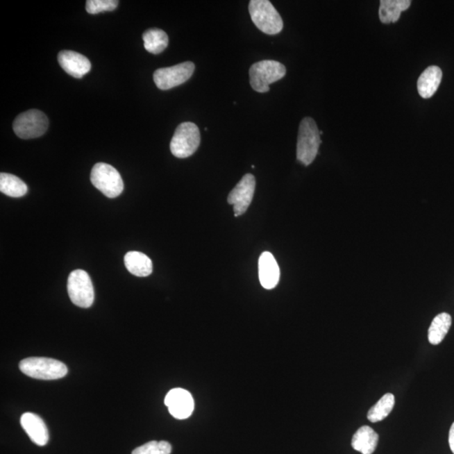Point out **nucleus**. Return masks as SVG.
Returning a JSON list of instances; mask_svg holds the SVG:
<instances>
[{
  "mask_svg": "<svg viewBox=\"0 0 454 454\" xmlns=\"http://www.w3.org/2000/svg\"><path fill=\"white\" fill-rule=\"evenodd\" d=\"M412 5L409 0H382L380 1V22L384 24L395 23L401 17V12L408 9Z\"/></svg>",
  "mask_w": 454,
  "mask_h": 454,
  "instance_id": "a211bd4d",
  "label": "nucleus"
},
{
  "mask_svg": "<svg viewBox=\"0 0 454 454\" xmlns=\"http://www.w3.org/2000/svg\"><path fill=\"white\" fill-rule=\"evenodd\" d=\"M49 121L41 110H30L19 115L13 123L15 135L22 139L42 137L49 129Z\"/></svg>",
  "mask_w": 454,
  "mask_h": 454,
  "instance_id": "6e6552de",
  "label": "nucleus"
},
{
  "mask_svg": "<svg viewBox=\"0 0 454 454\" xmlns=\"http://www.w3.org/2000/svg\"><path fill=\"white\" fill-rule=\"evenodd\" d=\"M258 274L261 285L264 289L276 288L280 281V270L272 253H262L258 260Z\"/></svg>",
  "mask_w": 454,
  "mask_h": 454,
  "instance_id": "4468645a",
  "label": "nucleus"
},
{
  "mask_svg": "<svg viewBox=\"0 0 454 454\" xmlns=\"http://www.w3.org/2000/svg\"><path fill=\"white\" fill-rule=\"evenodd\" d=\"M19 368L26 376L42 380H55L65 377L67 366L49 358L31 357L19 362Z\"/></svg>",
  "mask_w": 454,
  "mask_h": 454,
  "instance_id": "f03ea898",
  "label": "nucleus"
},
{
  "mask_svg": "<svg viewBox=\"0 0 454 454\" xmlns=\"http://www.w3.org/2000/svg\"><path fill=\"white\" fill-rule=\"evenodd\" d=\"M22 427L35 444L45 446L49 441V432L45 422L37 414L26 412L21 418Z\"/></svg>",
  "mask_w": 454,
  "mask_h": 454,
  "instance_id": "ddd939ff",
  "label": "nucleus"
},
{
  "mask_svg": "<svg viewBox=\"0 0 454 454\" xmlns=\"http://www.w3.org/2000/svg\"><path fill=\"white\" fill-rule=\"evenodd\" d=\"M194 69L195 67L192 62H185L173 67H163V69L155 71L153 81L159 90H169L188 81L192 77Z\"/></svg>",
  "mask_w": 454,
  "mask_h": 454,
  "instance_id": "1a4fd4ad",
  "label": "nucleus"
},
{
  "mask_svg": "<svg viewBox=\"0 0 454 454\" xmlns=\"http://www.w3.org/2000/svg\"><path fill=\"white\" fill-rule=\"evenodd\" d=\"M251 18L262 33L276 35L281 33L284 22L269 0H252L249 6Z\"/></svg>",
  "mask_w": 454,
  "mask_h": 454,
  "instance_id": "7ed1b4c3",
  "label": "nucleus"
},
{
  "mask_svg": "<svg viewBox=\"0 0 454 454\" xmlns=\"http://www.w3.org/2000/svg\"><path fill=\"white\" fill-rule=\"evenodd\" d=\"M172 452V446L168 442H157L151 454H170Z\"/></svg>",
  "mask_w": 454,
  "mask_h": 454,
  "instance_id": "b1692460",
  "label": "nucleus"
},
{
  "mask_svg": "<svg viewBox=\"0 0 454 454\" xmlns=\"http://www.w3.org/2000/svg\"><path fill=\"white\" fill-rule=\"evenodd\" d=\"M448 442H449V447L450 448H451L452 452L454 454V422L452 425L451 428H450Z\"/></svg>",
  "mask_w": 454,
  "mask_h": 454,
  "instance_id": "a878e982",
  "label": "nucleus"
},
{
  "mask_svg": "<svg viewBox=\"0 0 454 454\" xmlns=\"http://www.w3.org/2000/svg\"><path fill=\"white\" fill-rule=\"evenodd\" d=\"M125 265L131 274L137 277L149 276L153 273V262L146 254L129 252L124 258Z\"/></svg>",
  "mask_w": 454,
  "mask_h": 454,
  "instance_id": "f3484780",
  "label": "nucleus"
},
{
  "mask_svg": "<svg viewBox=\"0 0 454 454\" xmlns=\"http://www.w3.org/2000/svg\"><path fill=\"white\" fill-rule=\"evenodd\" d=\"M145 49L155 55L162 53L169 45V37L165 31L149 29L142 35Z\"/></svg>",
  "mask_w": 454,
  "mask_h": 454,
  "instance_id": "aec40b11",
  "label": "nucleus"
},
{
  "mask_svg": "<svg viewBox=\"0 0 454 454\" xmlns=\"http://www.w3.org/2000/svg\"><path fill=\"white\" fill-rule=\"evenodd\" d=\"M201 144V133L192 122H185L175 131L170 143L171 153L178 158H186L195 153Z\"/></svg>",
  "mask_w": 454,
  "mask_h": 454,
  "instance_id": "423d86ee",
  "label": "nucleus"
},
{
  "mask_svg": "<svg viewBox=\"0 0 454 454\" xmlns=\"http://www.w3.org/2000/svg\"><path fill=\"white\" fill-rule=\"evenodd\" d=\"M118 5L119 1L117 0H87L86 10L89 14L95 15L105 11H113Z\"/></svg>",
  "mask_w": 454,
  "mask_h": 454,
  "instance_id": "5701e85b",
  "label": "nucleus"
},
{
  "mask_svg": "<svg viewBox=\"0 0 454 454\" xmlns=\"http://www.w3.org/2000/svg\"><path fill=\"white\" fill-rule=\"evenodd\" d=\"M256 179L253 174L244 175L228 195V203L233 205L235 217L244 215L253 201Z\"/></svg>",
  "mask_w": 454,
  "mask_h": 454,
  "instance_id": "9d476101",
  "label": "nucleus"
},
{
  "mask_svg": "<svg viewBox=\"0 0 454 454\" xmlns=\"http://www.w3.org/2000/svg\"><path fill=\"white\" fill-rule=\"evenodd\" d=\"M286 74V69L282 63L274 60H264L250 67V85L258 93L269 91L271 83L280 81Z\"/></svg>",
  "mask_w": 454,
  "mask_h": 454,
  "instance_id": "20e7f679",
  "label": "nucleus"
},
{
  "mask_svg": "<svg viewBox=\"0 0 454 454\" xmlns=\"http://www.w3.org/2000/svg\"><path fill=\"white\" fill-rule=\"evenodd\" d=\"M0 191L8 196L19 198L26 194L28 188L21 178L13 174L1 173L0 174Z\"/></svg>",
  "mask_w": 454,
  "mask_h": 454,
  "instance_id": "412c9836",
  "label": "nucleus"
},
{
  "mask_svg": "<svg viewBox=\"0 0 454 454\" xmlns=\"http://www.w3.org/2000/svg\"><path fill=\"white\" fill-rule=\"evenodd\" d=\"M452 325V317L448 313H441L434 318L428 329V340L432 345L441 344Z\"/></svg>",
  "mask_w": 454,
  "mask_h": 454,
  "instance_id": "6ab92c4d",
  "label": "nucleus"
},
{
  "mask_svg": "<svg viewBox=\"0 0 454 454\" xmlns=\"http://www.w3.org/2000/svg\"><path fill=\"white\" fill-rule=\"evenodd\" d=\"M67 292L72 302L81 308H90L94 301V290L89 274L82 269L73 271L67 280Z\"/></svg>",
  "mask_w": 454,
  "mask_h": 454,
  "instance_id": "0eeeda50",
  "label": "nucleus"
},
{
  "mask_svg": "<svg viewBox=\"0 0 454 454\" xmlns=\"http://www.w3.org/2000/svg\"><path fill=\"white\" fill-rule=\"evenodd\" d=\"M394 406H395V396L392 393L385 394L376 405L369 409L367 415L368 420L373 423L383 421L392 412Z\"/></svg>",
  "mask_w": 454,
  "mask_h": 454,
  "instance_id": "4be33fe9",
  "label": "nucleus"
},
{
  "mask_svg": "<svg viewBox=\"0 0 454 454\" xmlns=\"http://www.w3.org/2000/svg\"><path fill=\"white\" fill-rule=\"evenodd\" d=\"M90 180L95 188L110 199L118 197L124 190V183L121 174L114 167L107 163L99 162L94 166L91 171Z\"/></svg>",
  "mask_w": 454,
  "mask_h": 454,
  "instance_id": "39448f33",
  "label": "nucleus"
},
{
  "mask_svg": "<svg viewBox=\"0 0 454 454\" xmlns=\"http://www.w3.org/2000/svg\"><path fill=\"white\" fill-rule=\"evenodd\" d=\"M378 443V434L369 426H362L354 434L352 447L362 454H373Z\"/></svg>",
  "mask_w": 454,
  "mask_h": 454,
  "instance_id": "dca6fc26",
  "label": "nucleus"
},
{
  "mask_svg": "<svg viewBox=\"0 0 454 454\" xmlns=\"http://www.w3.org/2000/svg\"><path fill=\"white\" fill-rule=\"evenodd\" d=\"M321 143L320 131L312 118L302 119L299 127L297 159L309 166L314 160Z\"/></svg>",
  "mask_w": 454,
  "mask_h": 454,
  "instance_id": "f257e3e1",
  "label": "nucleus"
},
{
  "mask_svg": "<svg viewBox=\"0 0 454 454\" xmlns=\"http://www.w3.org/2000/svg\"><path fill=\"white\" fill-rule=\"evenodd\" d=\"M442 78H443V72L439 67L430 66L423 71L417 81L418 93L421 97L423 99L432 97L440 85Z\"/></svg>",
  "mask_w": 454,
  "mask_h": 454,
  "instance_id": "2eb2a0df",
  "label": "nucleus"
},
{
  "mask_svg": "<svg viewBox=\"0 0 454 454\" xmlns=\"http://www.w3.org/2000/svg\"><path fill=\"white\" fill-rule=\"evenodd\" d=\"M156 444L157 441H151L149 443H146L135 448L131 454H151L154 446Z\"/></svg>",
  "mask_w": 454,
  "mask_h": 454,
  "instance_id": "393cba45",
  "label": "nucleus"
},
{
  "mask_svg": "<svg viewBox=\"0 0 454 454\" xmlns=\"http://www.w3.org/2000/svg\"><path fill=\"white\" fill-rule=\"evenodd\" d=\"M58 59L62 69L76 78H83L92 67L90 60L85 56L74 51H60Z\"/></svg>",
  "mask_w": 454,
  "mask_h": 454,
  "instance_id": "f8f14e48",
  "label": "nucleus"
},
{
  "mask_svg": "<svg viewBox=\"0 0 454 454\" xmlns=\"http://www.w3.org/2000/svg\"><path fill=\"white\" fill-rule=\"evenodd\" d=\"M165 403L168 406L169 413L178 420L189 418L194 412V401L188 390L176 388L167 394Z\"/></svg>",
  "mask_w": 454,
  "mask_h": 454,
  "instance_id": "9b49d317",
  "label": "nucleus"
}]
</instances>
